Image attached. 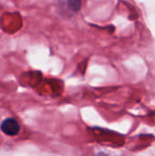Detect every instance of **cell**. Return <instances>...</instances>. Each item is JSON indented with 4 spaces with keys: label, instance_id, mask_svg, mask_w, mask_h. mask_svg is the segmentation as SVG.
Listing matches in <instances>:
<instances>
[{
    "label": "cell",
    "instance_id": "6da1fadb",
    "mask_svg": "<svg viewBox=\"0 0 155 156\" xmlns=\"http://www.w3.org/2000/svg\"><path fill=\"white\" fill-rule=\"evenodd\" d=\"M1 130L6 135L15 136L19 133L20 126L15 119L7 118L3 121V122L1 124Z\"/></svg>",
    "mask_w": 155,
    "mask_h": 156
},
{
    "label": "cell",
    "instance_id": "7a4b0ae2",
    "mask_svg": "<svg viewBox=\"0 0 155 156\" xmlns=\"http://www.w3.org/2000/svg\"><path fill=\"white\" fill-rule=\"evenodd\" d=\"M61 7L69 12H78L81 7V0H59Z\"/></svg>",
    "mask_w": 155,
    "mask_h": 156
}]
</instances>
